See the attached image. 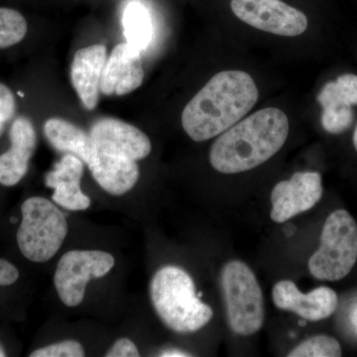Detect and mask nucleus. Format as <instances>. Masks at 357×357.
Returning <instances> with one entry per match:
<instances>
[{
  "label": "nucleus",
  "mask_w": 357,
  "mask_h": 357,
  "mask_svg": "<svg viewBox=\"0 0 357 357\" xmlns=\"http://www.w3.org/2000/svg\"><path fill=\"white\" fill-rule=\"evenodd\" d=\"M258 98L259 91L250 75L243 70H223L185 105L183 128L196 142L211 139L243 119Z\"/></svg>",
  "instance_id": "nucleus-1"
},
{
  "label": "nucleus",
  "mask_w": 357,
  "mask_h": 357,
  "mask_svg": "<svg viewBox=\"0 0 357 357\" xmlns=\"http://www.w3.org/2000/svg\"><path fill=\"white\" fill-rule=\"evenodd\" d=\"M288 133L285 112L276 107L258 110L237 122L215 140L210 153L211 166L223 174L255 169L283 147Z\"/></svg>",
  "instance_id": "nucleus-2"
},
{
  "label": "nucleus",
  "mask_w": 357,
  "mask_h": 357,
  "mask_svg": "<svg viewBox=\"0 0 357 357\" xmlns=\"http://www.w3.org/2000/svg\"><path fill=\"white\" fill-rule=\"evenodd\" d=\"M150 297L160 319L174 332H197L213 318V310L199 300L192 277L182 268L158 270L150 284Z\"/></svg>",
  "instance_id": "nucleus-3"
},
{
  "label": "nucleus",
  "mask_w": 357,
  "mask_h": 357,
  "mask_svg": "<svg viewBox=\"0 0 357 357\" xmlns=\"http://www.w3.org/2000/svg\"><path fill=\"white\" fill-rule=\"evenodd\" d=\"M21 213L22 220L17 231L21 253L30 261H49L57 255L69 230L64 213L41 197L26 199Z\"/></svg>",
  "instance_id": "nucleus-4"
},
{
  "label": "nucleus",
  "mask_w": 357,
  "mask_h": 357,
  "mask_svg": "<svg viewBox=\"0 0 357 357\" xmlns=\"http://www.w3.org/2000/svg\"><path fill=\"white\" fill-rule=\"evenodd\" d=\"M357 260V225L344 210L326 218L321 246L309 260V270L319 280L340 281L351 273Z\"/></svg>",
  "instance_id": "nucleus-5"
},
{
  "label": "nucleus",
  "mask_w": 357,
  "mask_h": 357,
  "mask_svg": "<svg viewBox=\"0 0 357 357\" xmlns=\"http://www.w3.org/2000/svg\"><path fill=\"white\" fill-rule=\"evenodd\" d=\"M220 282L230 330L237 335H255L264 321V303L252 270L234 260L223 267Z\"/></svg>",
  "instance_id": "nucleus-6"
},
{
  "label": "nucleus",
  "mask_w": 357,
  "mask_h": 357,
  "mask_svg": "<svg viewBox=\"0 0 357 357\" xmlns=\"http://www.w3.org/2000/svg\"><path fill=\"white\" fill-rule=\"evenodd\" d=\"M114 256L102 250H72L58 263L54 284L61 301L68 307L83 302L91 279L102 278L114 266Z\"/></svg>",
  "instance_id": "nucleus-7"
},
{
  "label": "nucleus",
  "mask_w": 357,
  "mask_h": 357,
  "mask_svg": "<svg viewBox=\"0 0 357 357\" xmlns=\"http://www.w3.org/2000/svg\"><path fill=\"white\" fill-rule=\"evenodd\" d=\"M230 7L238 20L272 34L299 36L307 28V16L281 0H231Z\"/></svg>",
  "instance_id": "nucleus-8"
},
{
  "label": "nucleus",
  "mask_w": 357,
  "mask_h": 357,
  "mask_svg": "<svg viewBox=\"0 0 357 357\" xmlns=\"http://www.w3.org/2000/svg\"><path fill=\"white\" fill-rule=\"evenodd\" d=\"M323 196L321 176L317 172H297L290 180L282 181L271 192L273 222H287L301 213L311 210Z\"/></svg>",
  "instance_id": "nucleus-9"
},
{
  "label": "nucleus",
  "mask_w": 357,
  "mask_h": 357,
  "mask_svg": "<svg viewBox=\"0 0 357 357\" xmlns=\"http://www.w3.org/2000/svg\"><path fill=\"white\" fill-rule=\"evenodd\" d=\"M91 139L96 152L119 155L134 161L151 153V141L136 126L114 117H103L93 124Z\"/></svg>",
  "instance_id": "nucleus-10"
},
{
  "label": "nucleus",
  "mask_w": 357,
  "mask_h": 357,
  "mask_svg": "<svg viewBox=\"0 0 357 357\" xmlns=\"http://www.w3.org/2000/svg\"><path fill=\"white\" fill-rule=\"evenodd\" d=\"M275 306L295 312L307 321H318L332 316L337 307V295L333 289L319 287L309 294L300 292L292 281L278 282L272 291Z\"/></svg>",
  "instance_id": "nucleus-11"
},
{
  "label": "nucleus",
  "mask_w": 357,
  "mask_h": 357,
  "mask_svg": "<svg viewBox=\"0 0 357 357\" xmlns=\"http://www.w3.org/2000/svg\"><path fill=\"white\" fill-rule=\"evenodd\" d=\"M142 52L128 42L116 45L102 70L100 91L105 96H126L139 88L144 79Z\"/></svg>",
  "instance_id": "nucleus-12"
},
{
  "label": "nucleus",
  "mask_w": 357,
  "mask_h": 357,
  "mask_svg": "<svg viewBox=\"0 0 357 357\" xmlns=\"http://www.w3.org/2000/svg\"><path fill=\"white\" fill-rule=\"evenodd\" d=\"M9 137L10 148L0 155V184L6 187H13L22 180L37 145L36 131L32 122L25 116L14 121Z\"/></svg>",
  "instance_id": "nucleus-13"
},
{
  "label": "nucleus",
  "mask_w": 357,
  "mask_h": 357,
  "mask_svg": "<svg viewBox=\"0 0 357 357\" xmlns=\"http://www.w3.org/2000/svg\"><path fill=\"white\" fill-rule=\"evenodd\" d=\"M107 59V48L102 44L86 47L75 54L70 67V79L86 109L93 110L98 105Z\"/></svg>",
  "instance_id": "nucleus-14"
},
{
  "label": "nucleus",
  "mask_w": 357,
  "mask_h": 357,
  "mask_svg": "<svg viewBox=\"0 0 357 357\" xmlns=\"http://www.w3.org/2000/svg\"><path fill=\"white\" fill-rule=\"evenodd\" d=\"M84 162L72 154H65L45 177L47 187L54 189L52 199L69 211H84L91 206V199L81 189Z\"/></svg>",
  "instance_id": "nucleus-15"
},
{
  "label": "nucleus",
  "mask_w": 357,
  "mask_h": 357,
  "mask_svg": "<svg viewBox=\"0 0 357 357\" xmlns=\"http://www.w3.org/2000/svg\"><path fill=\"white\" fill-rule=\"evenodd\" d=\"M89 168L98 184L114 196L130 191L139 180V167L136 161L119 155L96 151Z\"/></svg>",
  "instance_id": "nucleus-16"
},
{
  "label": "nucleus",
  "mask_w": 357,
  "mask_h": 357,
  "mask_svg": "<svg viewBox=\"0 0 357 357\" xmlns=\"http://www.w3.org/2000/svg\"><path fill=\"white\" fill-rule=\"evenodd\" d=\"M44 134L58 151L75 155L88 166L95 159L96 147L91 134L72 122L59 117L49 119L44 124Z\"/></svg>",
  "instance_id": "nucleus-17"
},
{
  "label": "nucleus",
  "mask_w": 357,
  "mask_h": 357,
  "mask_svg": "<svg viewBox=\"0 0 357 357\" xmlns=\"http://www.w3.org/2000/svg\"><path fill=\"white\" fill-rule=\"evenodd\" d=\"M122 21L126 42L141 52L146 50L153 34L151 15L147 7L140 0H129Z\"/></svg>",
  "instance_id": "nucleus-18"
},
{
  "label": "nucleus",
  "mask_w": 357,
  "mask_h": 357,
  "mask_svg": "<svg viewBox=\"0 0 357 357\" xmlns=\"http://www.w3.org/2000/svg\"><path fill=\"white\" fill-rule=\"evenodd\" d=\"M318 102L323 109L356 105L357 76L342 75L337 81L326 84L319 93Z\"/></svg>",
  "instance_id": "nucleus-19"
},
{
  "label": "nucleus",
  "mask_w": 357,
  "mask_h": 357,
  "mask_svg": "<svg viewBox=\"0 0 357 357\" xmlns=\"http://www.w3.org/2000/svg\"><path fill=\"white\" fill-rule=\"evenodd\" d=\"M24 16L11 8L0 7V49L20 43L27 33Z\"/></svg>",
  "instance_id": "nucleus-20"
},
{
  "label": "nucleus",
  "mask_w": 357,
  "mask_h": 357,
  "mask_svg": "<svg viewBox=\"0 0 357 357\" xmlns=\"http://www.w3.org/2000/svg\"><path fill=\"white\" fill-rule=\"evenodd\" d=\"M342 347L335 338L328 335H316L303 342L294 349L289 357H340Z\"/></svg>",
  "instance_id": "nucleus-21"
},
{
  "label": "nucleus",
  "mask_w": 357,
  "mask_h": 357,
  "mask_svg": "<svg viewBox=\"0 0 357 357\" xmlns=\"http://www.w3.org/2000/svg\"><path fill=\"white\" fill-rule=\"evenodd\" d=\"M354 119L352 107H328L323 109L321 126L326 132L340 134L351 128Z\"/></svg>",
  "instance_id": "nucleus-22"
},
{
  "label": "nucleus",
  "mask_w": 357,
  "mask_h": 357,
  "mask_svg": "<svg viewBox=\"0 0 357 357\" xmlns=\"http://www.w3.org/2000/svg\"><path fill=\"white\" fill-rule=\"evenodd\" d=\"M86 356L83 345L76 340H64L33 351L31 357H83Z\"/></svg>",
  "instance_id": "nucleus-23"
},
{
  "label": "nucleus",
  "mask_w": 357,
  "mask_h": 357,
  "mask_svg": "<svg viewBox=\"0 0 357 357\" xmlns=\"http://www.w3.org/2000/svg\"><path fill=\"white\" fill-rule=\"evenodd\" d=\"M15 98L11 89L0 84V122L10 121L16 110Z\"/></svg>",
  "instance_id": "nucleus-24"
},
{
  "label": "nucleus",
  "mask_w": 357,
  "mask_h": 357,
  "mask_svg": "<svg viewBox=\"0 0 357 357\" xmlns=\"http://www.w3.org/2000/svg\"><path fill=\"white\" fill-rule=\"evenodd\" d=\"M107 357H138L140 356L137 347L128 338L117 340L112 349L105 354Z\"/></svg>",
  "instance_id": "nucleus-25"
},
{
  "label": "nucleus",
  "mask_w": 357,
  "mask_h": 357,
  "mask_svg": "<svg viewBox=\"0 0 357 357\" xmlns=\"http://www.w3.org/2000/svg\"><path fill=\"white\" fill-rule=\"evenodd\" d=\"M20 278V271L13 264L0 258V286L13 285Z\"/></svg>",
  "instance_id": "nucleus-26"
},
{
  "label": "nucleus",
  "mask_w": 357,
  "mask_h": 357,
  "mask_svg": "<svg viewBox=\"0 0 357 357\" xmlns=\"http://www.w3.org/2000/svg\"><path fill=\"white\" fill-rule=\"evenodd\" d=\"M349 323L352 332L357 335V299L351 305L349 312Z\"/></svg>",
  "instance_id": "nucleus-27"
},
{
  "label": "nucleus",
  "mask_w": 357,
  "mask_h": 357,
  "mask_svg": "<svg viewBox=\"0 0 357 357\" xmlns=\"http://www.w3.org/2000/svg\"><path fill=\"white\" fill-rule=\"evenodd\" d=\"M160 356L184 357V356H191V354H187V352H184L182 351H178V349H169V351H165L162 352V354H160Z\"/></svg>",
  "instance_id": "nucleus-28"
},
{
  "label": "nucleus",
  "mask_w": 357,
  "mask_h": 357,
  "mask_svg": "<svg viewBox=\"0 0 357 357\" xmlns=\"http://www.w3.org/2000/svg\"><path fill=\"white\" fill-rule=\"evenodd\" d=\"M354 148H356V150L357 151V126H356V130H354Z\"/></svg>",
  "instance_id": "nucleus-29"
},
{
  "label": "nucleus",
  "mask_w": 357,
  "mask_h": 357,
  "mask_svg": "<svg viewBox=\"0 0 357 357\" xmlns=\"http://www.w3.org/2000/svg\"><path fill=\"white\" fill-rule=\"evenodd\" d=\"M6 356V351H4V349H2L1 345H0V357H4Z\"/></svg>",
  "instance_id": "nucleus-30"
},
{
  "label": "nucleus",
  "mask_w": 357,
  "mask_h": 357,
  "mask_svg": "<svg viewBox=\"0 0 357 357\" xmlns=\"http://www.w3.org/2000/svg\"><path fill=\"white\" fill-rule=\"evenodd\" d=\"M2 124H3V123H2V122H0V131H1V129H2Z\"/></svg>",
  "instance_id": "nucleus-31"
}]
</instances>
